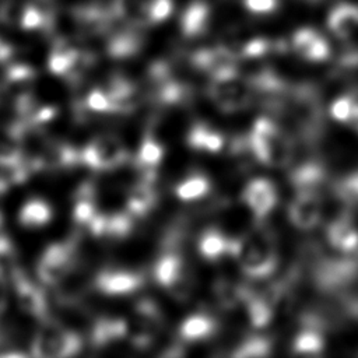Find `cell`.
<instances>
[{"mask_svg":"<svg viewBox=\"0 0 358 358\" xmlns=\"http://www.w3.org/2000/svg\"><path fill=\"white\" fill-rule=\"evenodd\" d=\"M231 256L238 262L243 274L252 280L270 277L278 266V255L271 235L257 231L234 238Z\"/></svg>","mask_w":358,"mask_h":358,"instance_id":"cell-1","label":"cell"},{"mask_svg":"<svg viewBox=\"0 0 358 358\" xmlns=\"http://www.w3.org/2000/svg\"><path fill=\"white\" fill-rule=\"evenodd\" d=\"M248 147L263 165L282 168L289 164L294 148L289 137L268 117H257L248 136Z\"/></svg>","mask_w":358,"mask_h":358,"instance_id":"cell-2","label":"cell"},{"mask_svg":"<svg viewBox=\"0 0 358 358\" xmlns=\"http://www.w3.org/2000/svg\"><path fill=\"white\" fill-rule=\"evenodd\" d=\"M81 347L83 340L77 331L48 317L32 338L31 354L38 358H63L78 354Z\"/></svg>","mask_w":358,"mask_h":358,"instance_id":"cell-3","label":"cell"},{"mask_svg":"<svg viewBox=\"0 0 358 358\" xmlns=\"http://www.w3.org/2000/svg\"><path fill=\"white\" fill-rule=\"evenodd\" d=\"M77 242H55L45 248L38 264L36 274L42 284L49 287L60 285L78 264Z\"/></svg>","mask_w":358,"mask_h":358,"instance_id":"cell-4","label":"cell"},{"mask_svg":"<svg viewBox=\"0 0 358 358\" xmlns=\"http://www.w3.org/2000/svg\"><path fill=\"white\" fill-rule=\"evenodd\" d=\"M70 18L83 38L106 36L119 21L112 3L85 0L70 8Z\"/></svg>","mask_w":358,"mask_h":358,"instance_id":"cell-5","label":"cell"},{"mask_svg":"<svg viewBox=\"0 0 358 358\" xmlns=\"http://www.w3.org/2000/svg\"><path fill=\"white\" fill-rule=\"evenodd\" d=\"M207 95L211 102L224 113H235L246 109L255 95V87L250 80L239 77V74L211 78L207 87Z\"/></svg>","mask_w":358,"mask_h":358,"instance_id":"cell-6","label":"cell"},{"mask_svg":"<svg viewBox=\"0 0 358 358\" xmlns=\"http://www.w3.org/2000/svg\"><path fill=\"white\" fill-rule=\"evenodd\" d=\"M119 21L145 28L164 22L172 13V0H112Z\"/></svg>","mask_w":358,"mask_h":358,"instance_id":"cell-7","label":"cell"},{"mask_svg":"<svg viewBox=\"0 0 358 358\" xmlns=\"http://www.w3.org/2000/svg\"><path fill=\"white\" fill-rule=\"evenodd\" d=\"M152 277L158 285L172 292L176 298L189 295V278L183 256L168 242L157 257L152 267Z\"/></svg>","mask_w":358,"mask_h":358,"instance_id":"cell-8","label":"cell"},{"mask_svg":"<svg viewBox=\"0 0 358 358\" xmlns=\"http://www.w3.org/2000/svg\"><path fill=\"white\" fill-rule=\"evenodd\" d=\"M129 154L115 134H99L81 148V165L95 171H110L123 165Z\"/></svg>","mask_w":358,"mask_h":358,"instance_id":"cell-9","label":"cell"},{"mask_svg":"<svg viewBox=\"0 0 358 358\" xmlns=\"http://www.w3.org/2000/svg\"><path fill=\"white\" fill-rule=\"evenodd\" d=\"M145 274L140 270L124 267H103L92 278V288L109 296L127 295L143 288Z\"/></svg>","mask_w":358,"mask_h":358,"instance_id":"cell-10","label":"cell"},{"mask_svg":"<svg viewBox=\"0 0 358 358\" xmlns=\"http://www.w3.org/2000/svg\"><path fill=\"white\" fill-rule=\"evenodd\" d=\"M192 64L194 69L208 74L210 78L238 74V56L224 46H211L194 52Z\"/></svg>","mask_w":358,"mask_h":358,"instance_id":"cell-11","label":"cell"},{"mask_svg":"<svg viewBox=\"0 0 358 358\" xmlns=\"http://www.w3.org/2000/svg\"><path fill=\"white\" fill-rule=\"evenodd\" d=\"M288 218L298 229H313L322 218V199L319 192L296 190L288 204Z\"/></svg>","mask_w":358,"mask_h":358,"instance_id":"cell-12","label":"cell"},{"mask_svg":"<svg viewBox=\"0 0 358 358\" xmlns=\"http://www.w3.org/2000/svg\"><path fill=\"white\" fill-rule=\"evenodd\" d=\"M144 46V35L141 28L123 22L105 36V53L116 60L130 59L136 56Z\"/></svg>","mask_w":358,"mask_h":358,"instance_id":"cell-13","label":"cell"},{"mask_svg":"<svg viewBox=\"0 0 358 358\" xmlns=\"http://www.w3.org/2000/svg\"><path fill=\"white\" fill-rule=\"evenodd\" d=\"M278 200L274 183L266 178H253L242 190V201L259 220L267 217Z\"/></svg>","mask_w":358,"mask_h":358,"instance_id":"cell-14","label":"cell"},{"mask_svg":"<svg viewBox=\"0 0 358 358\" xmlns=\"http://www.w3.org/2000/svg\"><path fill=\"white\" fill-rule=\"evenodd\" d=\"M81 165V150L49 138L36 161V171H66Z\"/></svg>","mask_w":358,"mask_h":358,"instance_id":"cell-15","label":"cell"},{"mask_svg":"<svg viewBox=\"0 0 358 358\" xmlns=\"http://www.w3.org/2000/svg\"><path fill=\"white\" fill-rule=\"evenodd\" d=\"M13 287L15 289V296H17V303L18 308L35 317L39 319L41 322L48 319V301H46V295L45 292L36 285L34 284L29 278L25 277L24 273H21L17 280L13 282Z\"/></svg>","mask_w":358,"mask_h":358,"instance_id":"cell-16","label":"cell"},{"mask_svg":"<svg viewBox=\"0 0 358 358\" xmlns=\"http://www.w3.org/2000/svg\"><path fill=\"white\" fill-rule=\"evenodd\" d=\"M110 102V113H130L140 105L141 96L136 83L123 74H113L105 87Z\"/></svg>","mask_w":358,"mask_h":358,"instance_id":"cell-17","label":"cell"},{"mask_svg":"<svg viewBox=\"0 0 358 358\" xmlns=\"http://www.w3.org/2000/svg\"><path fill=\"white\" fill-rule=\"evenodd\" d=\"M291 46L299 57L308 62H324L331 52L326 36L308 27L294 32Z\"/></svg>","mask_w":358,"mask_h":358,"instance_id":"cell-18","label":"cell"},{"mask_svg":"<svg viewBox=\"0 0 358 358\" xmlns=\"http://www.w3.org/2000/svg\"><path fill=\"white\" fill-rule=\"evenodd\" d=\"M129 323L122 317L99 316L90 329V344L92 348H106L110 344L127 337Z\"/></svg>","mask_w":358,"mask_h":358,"instance_id":"cell-19","label":"cell"},{"mask_svg":"<svg viewBox=\"0 0 358 358\" xmlns=\"http://www.w3.org/2000/svg\"><path fill=\"white\" fill-rule=\"evenodd\" d=\"M326 236L329 245L338 252L351 253L358 249V227L347 214L334 218L329 224Z\"/></svg>","mask_w":358,"mask_h":358,"instance_id":"cell-20","label":"cell"},{"mask_svg":"<svg viewBox=\"0 0 358 358\" xmlns=\"http://www.w3.org/2000/svg\"><path fill=\"white\" fill-rule=\"evenodd\" d=\"M330 32L343 41L352 38L358 32V6L354 3H340L331 8L327 17Z\"/></svg>","mask_w":358,"mask_h":358,"instance_id":"cell-21","label":"cell"},{"mask_svg":"<svg viewBox=\"0 0 358 358\" xmlns=\"http://www.w3.org/2000/svg\"><path fill=\"white\" fill-rule=\"evenodd\" d=\"M234 238L227 236L221 229L210 227L204 229L197 239V250L200 256L208 262H217L232 253Z\"/></svg>","mask_w":358,"mask_h":358,"instance_id":"cell-22","label":"cell"},{"mask_svg":"<svg viewBox=\"0 0 358 358\" xmlns=\"http://www.w3.org/2000/svg\"><path fill=\"white\" fill-rule=\"evenodd\" d=\"M80 53L81 49L69 42V39L62 36L55 38L48 57V67L50 73L64 78L76 64Z\"/></svg>","mask_w":358,"mask_h":358,"instance_id":"cell-23","label":"cell"},{"mask_svg":"<svg viewBox=\"0 0 358 358\" xmlns=\"http://www.w3.org/2000/svg\"><path fill=\"white\" fill-rule=\"evenodd\" d=\"M164 159V147L162 144L151 134H145L140 148L137 151L136 165L141 173L143 180L154 182L155 171Z\"/></svg>","mask_w":358,"mask_h":358,"instance_id":"cell-24","label":"cell"},{"mask_svg":"<svg viewBox=\"0 0 358 358\" xmlns=\"http://www.w3.org/2000/svg\"><path fill=\"white\" fill-rule=\"evenodd\" d=\"M158 203V193L150 180H140L127 193L126 210L134 215L145 217Z\"/></svg>","mask_w":358,"mask_h":358,"instance_id":"cell-25","label":"cell"},{"mask_svg":"<svg viewBox=\"0 0 358 358\" xmlns=\"http://www.w3.org/2000/svg\"><path fill=\"white\" fill-rule=\"evenodd\" d=\"M186 143L190 148L196 151H206L210 154H215L224 148L225 140H224V136L214 127L208 126L207 123L197 122L192 124V127L189 129L186 134Z\"/></svg>","mask_w":358,"mask_h":358,"instance_id":"cell-26","label":"cell"},{"mask_svg":"<svg viewBox=\"0 0 358 358\" xmlns=\"http://www.w3.org/2000/svg\"><path fill=\"white\" fill-rule=\"evenodd\" d=\"M243 306L249 323L256 329L266 327L274 316V301L267 294L248 291L243 299Z\"/></svg>","mask_w":358,"mask_h":358,"instance_id":"cell-27","label":"cell"},{"mask_svg":"<svg viewBox=\"0 0 358 358\" xmlns=\"http://www.w3.org/2000/svg\"><path fill=\"white\" fill-rule=\"evenodd\" d=\"M217 320L207 313H192L179 324V336L185 341H201L217 331Z\"/></svg>","mask_w":358,"mask_h":358,"instance_id":"cell-28","label":"cell"},{"mask_svg":"<svg viewBox=\"0 0 358 358\" xmlns=\"http://www.w3.org/2000/svg\"><path fill=\"white\" fill-rule=\"evenodd\" d=\"M210 22V7L203 0L192 1L180 17V31L187 38H194L206 32Z\"/></svg>","mask_w":358,"mask_h":358,"instance_id":"cell-29","label":"cell"},{"mask_svg":"<svg viewBox=\"0 0 358 358\" xmlns=\"http://www.w3.org/2000/svg\"><path fill=\"white\" fill-rule=\"evenodd\" d=\"M52 218V206L41 197H32L27 200L18 211V222L25 228H42L48 225Z\"/></svg>","mask_w":358,"mask_h":358,"instance_id":"cell-30","label":"cell"},{"mask_svg":"<svg viewBox=\"0 0 358 358\" xmlns=\"http://www.w3.org/2000/svg\"><path fill=\"white\" fill-rule=\"evenodd\" d=\"M21 273L13 241L0 232V285H13Z\"/></svg>","mask_w":358,"mask_h":358,"instance_id":"cell-31","label":"cell"},{"mask_svg":"<svg viewBox=\"0 0 358 358\" xmlns=\"http://www.w3.org/2000/svg\"><path fill=\"white\" fill-rule=\"evenodd\" d=\"M210 189H211L210 179L204 173L194 172L183 178L175 186V194L182 201H196L207 196Z\"/></svg>","mask_w":358,"mask_h":358,"instance_id":"cell-32","label":"cell"},{"mask_svg":"<svg viewBox=\"0 0 358 358\" xmlns=\"http://www.w3.org/2000/svg\"><path fill=\"white\" fill-rule=\"evenodd\" d=\"M324 180V171L315 162H306L295 168L291 173V183L295 190L319 192Z\"/></svg>","mask_w":358,"mask_h":358,"instance_id":"cell-33","label":"cell"},{"mask_svg":"<svg viewBox=\"0 0 358 358\" xmlns=\"http://www.w3.org/2000/svg\"><path fill=\"white\" fill-rule=\"evenodd\" d=\"M32 172L34 171L25 157L0 161V183L7 189L27 182Z\"/></svg>","mask_w":358,"mask_h":358,"instance_id":"cell-34","label":"cell"},{"mask_svg":"<svg viewBox=\"0 0 358 358\" xmlns=\"http://www.w3.org/2000/svg\"><path fill=\"white\" fill-rule=\"evenodd\" d=\"M324 350V338L316 327H303L292 341V351L299 355H319Z\"/></svg>","mask_w":358,"mask_h":358,"instance_id":"cell-35","label":"cell"},{"mask_svg":"<svg viewBox=\"0 0 358 358\" xmlns=\"http://www.w3.org/2000/svg\"><path fill=\"white\" fill-rule=\"evenodd\" d=\"M248 291L249 289L245 285L235 284L228 280H220L214 285L215 301L224 309H232L238 303H243Z\"/></svg>","mask_w":358,"mask_h":358,"instance_id":"cell-36","label":"cell"},{"mask_svg":"<svg viewBox=\"0 0 358 358\" xmlns=\"http://www.w3.org/2000/svg\"><path fill=\"white\" fill-rule=\"evenodd\" d=\"M271 352V341L264 336H252L245 338L232 352L236 358L249 357H267Z\"/></svg>","mask_w":358,"mask_h":358,"instance_id":"cell-37","label":"cell"},{"mask_svg":"<svg viewBox=\"0 0 358 358\" xmlns=\"http://www.w3.org/2000/svg\"><path fill=\"white\" fill-rule=\"evenodd\" d=\"M336 194L347 204H358V171H354L336 183Z\"/></svg>","mask_w":358,"mask_h":358,"instance_id":"cell-38","label":"cell"},{"mask_svg":"<svg viewBox=\"0 0 358 358\" xmlns=\"http://www.w3.org/2000/svg\"><path fill=\"white\" fill-rule=\"evenodd\" d=\"M85 106L88 108L90 112L94 113H110L112 112V102L105 91V88L95 87L90 90L85 96L83 98Z\"/></svg>","mask_w":358,"mask_h":358,"instance_id":"cell-39","label":"cell"},{"mask_svg":"<svg viewBox=\"0 0 358 358\" xmlns=\"http://www.w3.org/2000/svg\"><path fill=\"white\" fill-rule=\"evenodd\" d=\"M35 76H36L35 69L25 63H10L4 70V80L8 84L27 83L35 78Z\"/></svg>","mask_w":358,"mask_h":358,"instance_id":"cell-40","label":"cell"},{"mask_svg":"<svg viewBox=\"0 0 358 358\" xmlns=\"http://www.w3.org/2000/svg\"><path fill=\"white\" fill-rule=\"evenodd\" d=\"M330 115L334 120L350 126L352 117V101L348 94H344L331 102Z\"/></svg>","mask_w":358,"mask_h":358,"instance_id":"cell-41","label":"cell"},{"mask_svg":"<svg viewBox=\"0 0 358 358\" xmlns=\"http://www.w3.org/2000/svg\"><path fill=\"white\" fill-rule=\"evenodd\" d=\"M243 6L252 14L266 15L278 8L280 0H243Z\"/></svg>","mask_w":358,"mask_h":358,"instance_id":"cell-42","label":"cell"},{"mask_svg":"<svg viewBox=\"0 0 358 358\" xmlns=\"http://www.w3.org/2000/svg\"><path fill=\"white\" fill-rule=\"evenodd\" d=\"M271 49V43L266 39H255L243 46L242 55L245 57H259L266 55Z\"/></svg>","mask_w":358,"mask_h":358,"instance_id":"cell-43","label":"cell"},{"mask_svg":"<svg viewBox=\"0 0 358 358\" xmlns=\"http://www.w3.org/2000/svg\"><path fill=\"white\" fill-rule=\"evenodd\" d=\"M14 56V48L10 42L4 41L0 36V64L3 63H8Z\"/></svg>","mask_w":358,"mask_h":358,"instance_id":"cell-44","label":"cell"},{"mask_svg":"<svg viewBox=\"0 0 358 358\" xmlns=\"http://www.w3.org/2000/svg\"><path fill=\"white\" fill-rule=\"evenodd\" d=\"M351 101H352V117L350 122V126L358 131V88L348 92Z\"/></svg>","mask_w":358,"mask_h":358,"instance_id":"cell-45","label":"cell"},{"mask_svg":"<svg viewBox=\"0 0 358 358\" xmlns=\"http://www.w3.org/2000/svg\"><path fill=\"white\" fill-rule=\"evenodd\" d=\"M7 190H8V189H7L4 185L0 183V200H1V196H3ZM1 224H3V214H1V208H0V227H1Z\"/></svg>","mask_w":358,"mask_h":358,"instance_id":"cell-46","label":"cell"},{"mask_svg":"<svg viewBox=\"0 0 358 358\" xmlns=\"http://www.w3.org/2000/svg\"><path fill=\"white\" fill-rule=\"evenodd\" d=\"M4 99H6V90H4V85L0 83V106L3 105Z\"/></svg>","mask_w":358,"mask_h":358,"instance_id":"cell-47","label":"cell"},{"mask_svg":"<svg viewBox=\"0 0 358 358\" xmlns=\"http://www.w3.org/2000/svg\"><path fill=\"white\" fill-rule=\"evenodd\" d=\"M310 1H317V0H310Z\"/></svg>","mask_w":358,"mask_h":358,"instance_id":"cell-48","label":"cell"}]
</instances>
